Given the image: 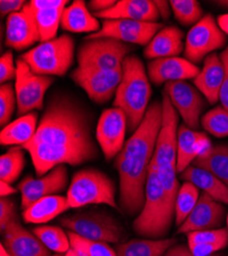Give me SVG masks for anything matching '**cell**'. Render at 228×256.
Returning <instances> with one entry per match:
<instances>
[{
  "mask_svg": "<svg viewBox=\"0 0 228 256\" xmlns=\"http://www.w3.org/2000/svg\"><path fill=\"white\" fill-rule=\"evenodd\" d=\"M40 178L58 165H81L97 157L91 118L77 100L67 94H52L35 136L22 146Z\"/></svg>",
  "mask_w": 228,
  "mask_h": 256,
  "instance_id": "1",
  "label": "cell"
},
{
  "mask_svg": "<svg viewBox=\"0 0 228 256\" xmlns=\"http://www.w3.org/2000/svg\"><path fill=\"white\" fill-rule=\"evenodd\" d=\"M162 124V102L150 104L144 118L115 160L120 178V206L127 216L140 213L146 203L149 170Z\"/></svg>",
  "mask_w": 228,
  "mask_h": 256,
  "instance_id": "2",
  "label": "cell"
},
{
  "mask_svg": "<svg viewBox=\"0 0 228 256\" xmlns=\"http://www.w3.org/2000/svg\"><path fill=\"white\" fill-rule=\"evenodd\" d=\"M123 76L115 94L114 106L127 116L130 132H135L149 109L152 86L142 60L130 54L123 64Z\"/></svg>",
  "mask_w": 228,
  "mask_h": 256,
  "instance_id": "3",
  "label": "cell"
},
{
  "mask_svg": "<svg viewBox=\"0 0 228 256\" xmlns=\"http://www.w3.org/2000/svg\"><path fill=\"white\" fill-rule=\"evenodd\" d=\"M175 218V206L166 198L157 168L150 165L146 203L133 222L134 232L141 237L162 238L168 234Z\"/></svg>",
  "mask_w": 228,
  "mask_h": 256,
  "instance_id": "4",
  "label": "cell"
},
{
  "mask_svg": "<svg viewBox=\"0 0 228 256\" xmlns=\"http://www.w3.org/2000/svg\"><path fill=\"white\" fill-rule=\"evenodd\" d=\"M75 58V41L67 34L41 42L19 56L37 75L64 76Z\"/></svg>",
  "mask_w": 228,
  "mask_h": 256,
  "instance_id": "5",
  "label": "cell"
},
{
  "mask_svg": "<svg viewBox=\"0 0 228 256\" xmlns=\"http://www.w3.org/2000/svg\"><path fill=\"white\" fill-rule=\"evenodd\" d=\"M114 182L96 169H83L76 172L69 186L67 198L71 208H81L90 204H106L119 209Z\"/></svg>",
  "mask_w": 228,
  "mask_h": 256,
  "instance_id": "6",
  "label": "cell"
},
{
  "mask_svg": "<svg viewBox=\"0 0 228 256\" xmlns=\"http://www.w3.org/2000/svg\"><path fill=\"white\" fill-rule=\"evenodd\" d=\"M64 228L80 237L102 243H118L125 237V230L119 222L103 212L77 213L59 220Z\"/></svg>",
  "mask_w": 228,
  "mask_h": 256,
  "instance_id": "7",
  "label": "cell"
},
{
  "mask_svg": "<svg viewBox=\"0 0 228 256\" xmlns=\"http://www.w3.org/2000/svg\"><path fill=\"white\" fill-rule=\"evenodd\" d=\"M132 48L116 39H85L77 52L78 67L112 71L120 68Z\"/></svg>",
  "mask_w": 228,
  "mask_h": 256,
  "instance_id": "8",
  "label": "cell"
},
{
  "mask_svg": "<svg viewBox=\"0 0 228 256\" xmlns=\"http://www.w3.org/2000/svg\"><path fill=\"white\" fill-rule=\"evenodd\" d=\"M16 77L14 90L17 102V115L24 116L33 110H43L44 96L54 78L35 74L27 64L18 58L15 62Z\"/></svg>",
  "mask_w": 228,
  "mask_h": 256,
  "instance_id": "9",
  "label": "cell"
},
{
  "mask_svg": "<svg viewBox=\"0 0 228 256\" xmlns=\"http://www.w3.org/2000/svg\"><path fill=\"white\" fill-rule=\"evenodd\" d=\"M226 35L222 32L212 14H206L190 30L185 40V58L199 64L213 52L226 44Z\"/></svg>",
  "mask_w": 228,
  "mask_h": 256,
  "instance_id": "10",
  "label": "cell"
},
{
  "mask_svg": "<svg viewBox=\"0 0 228 256\" xmlns=\"http://www.w3.org/2000/svg\"><path fill=\"white\" fill-rule=\"evenodd\" d=\"M178 112L172 104L169 96L164 92L162 98V124L158 136L154 157L151 164L157 169L176 164Z\"/></svg>",
  "mask_w": 228,
  "mask_h": 256,
  "instance_id": "11",
  "label": "cell"
},
{
  "mask_svg": "<svg viewBox=\"0 0 228 256\" xmlns=\"http://www.w3.org/2000/svg\"><path fill=\"white\" fill-rule=\"evenodd\" d=\"M161 29H163L161 23H146L132 20H102L100 30L85 39L112 38L127 44L148 46Z\"/></svg>",
  "mask_w": 228,
  "mask_h": 256,
  "instance_id": "12",
  "label": "cell"
},
{
  "mask_svg": "<svg viewBox=\"0 0 228 256\" xmlns=\"http://www.w3.org/2000/svg\"><path fill=\"white\" fill-rule=\"evenodd\" d=\"M122 76V66L112 71L78 67L71 74L72 80L85 90L92 102L98 104L108 102L116 94Z\"/></svg>",
  "mask_w": 228,
  "mask_h": 256,
  "instance_id": "13",
  "label": "cell"
},
{
  "mask_svg": "<svg viewBox=\"0 0 228 256\" xmlns=\"http://www.w3.org/2000/svg\"><path fill=\"white\" fill-rule=\"evenodd\" d=\"M127 116L119 108L103 111L96 126V140L107 160L117 157L125 144Z\"/></svg>",
  "mask_w": 228,
  "mask_h": 256,
  "instance_id": "14",
  "label": "cell"
},
{
  "mask_svg": "<svg viewBox=\"0 0 228 256\" xmlns=\"http://www.w3.org/2000/svg\"><path fill=\"white\" fill-rule=\"evenodd\" d=\"M68 184V169L63 165L54 167L48 174L39 178H25L17 186L22 200L20 208L26 210L36 201L63 192Z\"/></svg>",
  "mask_w": 228,
  "mask_h": 256,
  "instance_id": "15",
  "label": "cell"
},
{
  "mask_svg": "<svg viewBox=\"0 0 228 256\" xmlns=\"http://www.w3.org/2000/svg\"><path fill=\"white\" fill-rule=\"evenodd\" d=\"M165 92L169 96L184 124L191 130H197L205 108V100L199 90L185 81H171L165 84Z\"/></svg>",
  "mask_w": 228,
  "mask_h": 256,
  "instance_id": "16",
  "label": "cell"
},
{
  "mask_svg": "<svg viewBox=\"0 0 228 256\" xmlns=\"http://www.w3.org/2000/svg\"><path fill=\"white\" fill-rule=\"evenodd\" d=\"M40 41L39 29L30 4L11 14L6 20L5 46L16 52H22Z\"/></svg>",
  "mask_w": 228,
  "mask_h": 256,
  "instance_id": "17",
  "label": "cell"
},
{
  "mask_svg": "<svg viewBox=\"0 0 228 256\" xmlns=\"http://www.w3.org/2000/svg\"><path fill=\"white\" fill-rule=\"evenodd\" d=\"M225 210L222 204L203 193L191 214L179 226V234L216 230L223 224Z\"/></svg>",
  "mask_w": 228,
  "mask_h": 256,
  "instance_id": "18",
  "label": "cell"
},
{
  "mask_svg": "<svg viewBox=\"0 0 228 256\" xmlns=\"http://www.w3.org/2000/svg\"><path fill=\"white\" fill-rule=\"evenodd\" d=\"M151 81L156 85L166 84L171 81H184L196 78L200 69L186 58L173 56L153 60L148 65Z\"/></svg>",
  "mask_w": 228,
  "mask_h": 256,
  "instance_id": "19",
  "label": "cell"
},
{
  "mask_svg": "<svg viewBox=\"0 0 228 256\" xmlns=\"http://www.w3.org/2000/svg\"><path fill=\"white\" fill-rule=\"evenodd\" d=\"M3 234L2 244L10 256H50V250L18 222L9 224Z\"/></svg>",
  "mask_w": 228,
  "mask_h": 256,
  "instance_id": "20",
  "label": "cell"
},
{
  "mask_svg": "<svg viewBox=\"0 0 228 256\" xmlns=\"http://www.w3.org/2000/svg\"><path fill=\"white\" fill-rule=\"evenodd\" d=\"M102 20H132L157 23L160 14L155 2L151 0H120L110 10L93 14Z\"/></svg>",
  "mask_w": 228,
  "mask_h": 256,
  "instance_id": "21",
  "label": "cell"
},
{
  "mask_svg": "<svg viewBox=\"0 0 228 256\" xmlns=\"http://www.w3.org/2000/svg\"><path fill=\"white\" fill-rule=\"evenodd\" d=\"M224 80V66L220 56L213 52L204 60V66L199 75L194 79L195 86L214 104L220 98V92Z\"/></svg>",
  "mask_w": 228,
  "mask_h": 256,
  "instance_id": "22",
  "label": "cell"
},
{
  "mask_svg": "<svg viewBox=\"0 0 228 256\" xmlns=\"http://www.w3.org/2000/svg\"><path fill=\"white\" fill-rule=\"evenodd\" d=\"M209 146H211V144L206 134L195 132L185 124H182L178 128L177 136V172H183Z\"/></svg>",
  "mask_w": 228,
  "mask_h": 256,
  "instance_id": "23",
  "label": "cell"
},
{
  "mask_svg": "<svg viewBox=\"0 0 228 256\" xmlns=\"http://www.w3.org/2000/svg\"><path fill=\"white\" fill-rule=\"evenodd\" d=\"M183 38L184 34L179 28L175 26L165 27L155 35L146 46L143 56L149 60L178 56L185 48Z\"/></svg>",
  "mask_w": 228,
  "mask_h": 256,
  "instance_id": "24",
  "label": "cell"
},
{
  "mask_svg": "<svg viewBox=\"0 0 228 256\" xmlns=\"http://www.w3.org/2000/svg\"><path fill=\"white\" fill-rule=\"evenodd\" d=\"M60 27L65 31L72 33H96L101 25L89 12L86 4L83 0L75 2L67 6L60 20Z\"/></svg>",
  "mask_w": 228,
  "mask_h": 256,
  "instance_id": "25",
  "label": "cell"
},
{
  "mask_svg": "<svg viewBox=\"0 0 228 256\" xmlns=\"http://www.w3.org/2000/svg\"><path fill=\"white\" fill-rule=\"evenodd\" d=\"M180 178L192 182L214 200L228 204V186L208 170L191 165L181 172Z\"/></svg>",
  "mask_w": 228,
  "mask_h": 256,
  "instance_id": "26",
  "label": "cell"
},
{
  "mask_svg": "<svg viewBox=\"0 0 228 256\" xmlns=\"http://www.w3.org/2000/svg\"><path fill=\"white\" fill-rule=\"evenodd\" d=\"M70 208L67 197L51 195L36 201L24 210L23 218L27 224H43L54 220Z\"/></svg>",
  "mask_w": 228,
  "mask_h": 256,
  "instance_id": "27",
  "label": "cell"
},
{
  "mask_svg": "<svg viewBox=\"0 0 228 256\" xmlns=\"http://www.w3.org/2000/svg\"><path fill=\"white\" fill-rule=\"evenodd\" d=\"M38 127V115L31 112L4 126L0 134L2 146H24L29 142L36 134Z\"/></svg>",
  "mask_w": 228,
  "mask_h": 256,
  "instance_id": "28",
  "label": "cell"
},
{
  "mask_svg": "<svg viewBox=\"0 0 228 256\" xmlns=\"http://www.w3.org/2000/svg\"><path fill=\"white\" fill-rule=\"evenodd\" d=\"M192 165L208 170L228 186V144L209 146L194 160Z\"/></svg>",
  "mask_w": 228,
  "mask_h": 256,
  "instance_id": "29",
  "label": "cell"
},
{
  "mask_svg": "<svg viewBox=\"0 0 228 256\" xmlns=\"http://www.w3.org/2000/svg\"><path fill=\"white\" fill-rule=\"evenodd\" d=\"M175 243V239H134L119 244L116 253L117 256H162Z\"/></svg>",
  "mask_w": 228,
  "mask_h": 256,
  "instance_id": "30",
  "label": "cell"
},
{
  "mask_svg": "<svg viewBox=\"0 0 228 256\" xmlns=\"http://www.w3.org/2000/svg\"><path fill=\"white\" fill-rule=\"evenodd\" d=\"M31 8L33 10V12L36 18V23L39 29L40 41L46 42L56 38L55 36L58 30V27L60 26L61 16H63L66 6L34 8L31 6Z\"/></svg>",
  "mask_w": 228,
  "mask_h": 256,
  "instance_id": "31",
  "label": "cell"
},
{
  "mask_svg": "<svg viewBox=\"0 0 228 256\" xmlns=\"http://www.w3.org/2000/svg\"><path fill=\"white\" fill-rule=\"evenodd\" d=\"M33 234L46 248L57 254H66L71 249L68 234L54 226H40L33 230Z\"/></svg>",
  "mask_w": 228,
  "mask_h": 256,
  "instance_id": "32",
  "label": "cell"
},
{
  "mask_svg": "<svg viewBox=\"0 0 228 256\" xmlns=\"http://www.w3.org/2000/svg\"><path fill=\"white\" fill-rule=\"evenodd\" d=\"M22 146H14L0 157V178L12 184L22 174L25 167V153Z\"/></svg>",
  "mask_w": 228,
  "mask_h": 256,
  "instance_id": "33",
  "label": "cell"
},
{
  "mask_svg": "<svg viewBox=\"0 0 228 256\" xmlns=\"http://www.w3.org/2000/svg\"><path fill=\"white\" fill-rule=\"evenodd\" d=\"M199 198V188L190 182H184L179 188L175 202V224L177 226H180L188 218Z\"/></svg>",
  "mask_w": 228,
  "mask_h": 256,
  "instance_id": "34",
  "label": "cell"
},
{
  "mask_svg": "<svg viewBox=\"0 0 228 256\" xmlns=\"http://www.w3.org/2000/svg\"><path fill=\"white\" fill-rule=\"evenodd\" d=\"M71 249L78 256H117L116 251L108 243L91 241L80 237L79 234L69 230L68 232Z\"/></svg>",
  "mask_w": 228,
  "mask_h": 256,
  "instance_id": "35",
  "label": "cell"
},
{
  "mask_svg": "<svg viewBox=\"0 0 228 256\" xmlns=\"http://www.w3.org/2000/svg\"><path fill=\"white\" fill-rule=\"evenodd\" d=\"M169 2L176 20L183 26L196 25L203 18V8L196 0H171Z\"/></svg>",
  "mask_w": 228,
  "mask_h": 256,
  "instance_id": "36",
  "label": "cell"
},
{
  "mask_svg": "<svg viewBox=\"0 0 228 256\" xmlns=\"http://www.w3.org/2000/svg\"><path fill=\"white\" fill-rule=\"evenodd\" d=\"M202 126L216 138L228 136V111L222 106H216L203 116Z\"/></svg>",
  "mask_w": 228,
  "mask_h": 256,
  "instance_id": "37",
  "label": "cell"
},
{
  "mask_svg": "<svg viewBox=\"0 0 228 256\" xmlns=\"http://www.w3.org/2000/svg\"><path fill=\"white\" fill-rule=\"evenodd\" d=\"M157 172L166 198L171 205L175 206L176 198L180 188L176 178V164L159 168L157 169Z\"/></svg>",
  "mask_w": 228,
  "mask_h": 256,
  "instance_id": "38",
  "label": "cell"
},
{
  "mask_svg": "<svg viewBox=\"0 0 228 256\" xmlns=\"http://www.w3.org/2000/svg\"><path fill=\"white\" fill-rule=\"evenodd\" d=\"M17 106L15 90L11 83H3L0 86V124L6 126Z\"/></svg>",
  "mask_w": 228,
  "mask_h": 256,
  "instance_id": "39",
  "label": "cell"
},
{
  "mask_svg": "<svg viewBox=\"0 0 228 256\" xmlns=\"http://www.w3.org/2000/svg\"><path fill=\"white\" fill-rule=\"evenodd\" d=\"M189 247H194L200 244H222L228 245L227 228H216L209 230L192 232L188 234Z\"/></svg>",
  "mask_w": 228,
  "mask_h": 256,
  "instance_id": "40",
  "label": "cell"
},
{
  "mask_svg": "<svg viewBox=\"0 0 228 256\" xmlns=\"http://www.w3.org/2000/svg\"><path fill=\"white\" fill-rule=\"evenodd\" d=\"M13 222H18L15 203L8 197L1 198L0 200V228L1 232Z\"/></svg>",
  "mask_w": 228,
  "mask_h": 256,
  "instance_id": "41",
  "label": "cell"
},
{
  "mask_svg": "<svg viewBox=\"0 0 228 256\" xmlns=\"http://www.w3.org/2000/svg\"><path fill=\"white\" fill-rule=\"evenodd\" d=\"M16 66H14L13 54L11 52H5L0 58V81L1 84L15 79Z\"/></svg>",
  "mask_w": 228,
  "mask_h": 256,
  "instance_id": "42",
  "label": "cell"
},
{
  "mask_svg": "<svg viewBox=\"0 0 228 256\" xmlns=\"http://www.w3.org/2000/svg\"><path fill=\"white\" fill-rule=\"evenodd\" d=\"M220 58L223 62L224 66V80L220 92V102L224 109L228 111V46L227 48L221 52Z\"/></svg>",
  "mask_w": 228,
  "mask_h": 256,
  "instance_id": "43",
  "label": "cell"
},
{
  "mask_svg": "<svg viewBox=\"0 0 228 256\" xmlns=\"http://www.w3.org/2000/svg\"><path fill=\"white\" fill-rule=\"evenodd\" d=\"M26 2L23 0H1L0 2V14L1 18L10 16L11 14L18 12L24 8Z\"/></svg>",
  "mask_w": 228,
  "mask_h": 256,
  "instance_id": "44",
  "label": "cell"
},
{
  "mask_svg": "<svg viewBox=\"0 0 228 256\" xmlns=\"http://www.w3.org/2000/svg\"><path fill=\"white\" fill-rule=\"evenodd\" d=\"M116 4L115 0H91L88 2V6L93 14H98L112 8Z\"/></svg>",
  "mask_w": 228,
  "mask_h": 256,
  "instance_id": "45",
  "label": "cell"
},
{
  "mask_svg": "<svg viewBox=\"0 0 228 256\" xmlns=\"http://www.w3.org/2000/svg\"><path fill=\"white\" fill-rule=\"evenodd\" d=\"M34 8H48L67 6L69 2L67 0H32L29 2Z\"/></svg>",
  "mask_w": 228,
  "mask_h": 256,
  "instance_id": "46",
  "label": "cell"
},
{
  "mask_svg": "<svg viewBox=\"0 0 228 256\" xmlns=\"http://www.w3.org/2000/svg\"><path fill=\"white\" fill-rule=\"evenodd\" d=\"M162 256H194V255H193L192 250L189 247V245L186 246L184 244H181V245L172 246Z\"/></svg>",
  "mask_w": 228,
  "mask_h": 256,
  "instance_id": "47",
  "label": "cell"
},
{
  "mask_svg": "<svg viewBox=\"0 0 228 256\" xmlns=\"http://www.w3.org/2000/svg\"><path fill=\"white\" fill-rule=\"evenodd\" d=\"M157 8H158V10H159V14H160V16H162L163 20H168L169 16H170V2H165V0H163V2H158V0H156L155 2Z\"/></svg>",
  "mask_w": 228,
  "mask_h": 256,
  "instance_id": "48",
  "label": "cell"
},
{
  "mask_svg": "<svg viewBox=\"0 0 228 256\" xmlns=\"http://www.w3.org/2000/svg\"><path fill=\"white\" fill-rule=\"evenodd\" d=\"M16 190L10 186V184L5 182L3 180L0 182V195H1V198L8 197L9 195L15 194Z\"/></svg>",
  "mask_w": 228,
  "mask_h": 256,
  "instance_id": "49",
  "label": "cell"
},
{
  "mask_svg": "<svg viewBox=\"0 0 228 256\" xmlns=\"http://www.w3.org/2000/svg\"><path fill=\"white\" fill-rule=\"evenodd\" d=\"M217 23L219 28L225 35H228V14H221L217 18Z\"/></svg>",
  "mask_w": 228,
  "mask_h": 256,
  "instance_id": "50",
  "label": "cell"
},
{
  "mask_svg": "<svg viewBox=\"0 0 228 256\" xmlns=\"http://www.w3.org/2000/svg\"><path fill=\"white\" fill-rule=\"evenodd\" d=\"M0 256H10L7 250L5 249V247L3 246V244H1V246H0Z\"/></svg>",
  "mask_w": 228,
  "mask_h": 256,
  "instance_id": "51",
  "label": "cell"
},
{
  "mask_svg": "<svg viewBox=\"0 0 228 256\" xmlns=\"http://www.w3.org/2000/svg\"><path fill=\"white\" fill-rule=\"evenodd\" d=\"M216 4H218L221 6H224V8H228V0H226V2H217Z\"/></svg>",
  "mask_w": 228,
  "mask_h": 256,
  "instance_id": "52",
  "label": "cell"
},
{
  "mask_svg": "<svg viewBox=\"0 0 228 256\" xmlns=\"http://www.w3.org/2000/svg\"><path fill=\"white\" fill-rule=\"evenodd\" d=\"M65 256H77V253H76L74 250L70 249V250L65 254Z\"/></svg>",
  "mask_w": 228,
  "mask_h": 256,
  "instance_id": "53",
  "label": "cell"
},
{
  "mask_svg": "<svg viewBox=\"0 0 228 256\" xmlns=\"http://www.w3.org/2000/svg\"><path fill=\"white\" fill-rule=\"evenodd\" d=\"M206 256H222L220 254H217V253H213V254H210V255H206Z\"/></svg>",
  "mask_w": 228,
  "mask_h": 256,
  "instance_id": "54",
  "label": "cell"
},
{
  "mask_svg": "<svg viewBox=\"0 0 228 256\" xmlns=\"http://www.w3.org/2000/svg\"><path fill=\"white\" fill-rule=\"evenodd\" d=\"M50 256H65V254H54V255H50Z\"/></svg>",
  "mask_w": 228,
  "mask_h": 256,
  "instance_id": "55",
  "label": "cell"
},
{
  "mask_svg": "<svg viewBox=\"0 0 228 256\" xmlns=\"http://www.w3.org/2000/svg\"><path fill=\"white\" fill-rule=\"evenodd\" d=\"M227 230H228V214H227Z\"/></svg>",
  "mask_w": 228,
  "mask_h": 256,
  "instance_id": "56",
  "label": "cell"
}]
</instances>
